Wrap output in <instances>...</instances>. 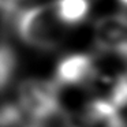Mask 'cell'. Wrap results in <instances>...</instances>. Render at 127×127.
Instances as JSON below:
<instances>
[{
    "instance_id": "1",
    "label": "cell",
    "mask_w": 127,
    "mask_h": 127,
    "mask_svg": "<svg viewBox=\"0 0 127 127\" xmlns=\"http://www.w3.org/2000/svg\"><path fill=\"white\" fill-rule=\"evenodd\" d=\"M11 26L29 48L47 52L63 47L68 34V26L59 19L53 3L19 10Z\"/></svg>"
},
{
    "instance_id": "2",
    "label": "cell",
    "mask_w": 127,
    "mask_h": 127,
    "mask_svg": "<svg viewBox=\"0 0 127 127\" xmlns=\"http://www.w3.org/2000/svg\"><path fill=\"white\" fill-rule=\"evenodd\" d=\"M58 85L53 79L26 78L15 92L19 107L33 123H40L47 116L60 109L58 104Z\"/></svg>"
},
{
    "instance_id": "3",
    "label": "cell",
    "mask_w": 127,
    "mask_h": 127,
    "mask_svg": "<svg viewBox=\"0 0 127 127\" xmlns=\"http://www.w3.org/2000/svg\"><path fill=\"white\" fill-rule=\"evenodd\" d=\"M93 29L94 51H127V12L100 18Z\"/></svg>"
},
{
    "instance_id": "4",
    "label": "cell",
    "mask_w": 127,
    "mask_h": 127,
    "mask_svg": "<svg viewBox=\"0 0 127 127\" xmlns=\"http://www.w3.org/2000/svg\"><path fill=\"white\" fill-rule=\"evenodd\" d=\"M96 72L94 58L88 53H70L58 62L53 81L59 85H88Z\"/></svg>"
},
{
    "instance_id": "5",
    "label": "cell",
    "mask_w": 127,
    "mask_h": 127,
    "mask_svg": "<svg viewBox=\"0 0 127 127\" xmlns=\"http://www.w3.org/2000/svg\"><path fill=\"white\" fill-rule=\"evenodd\" d=\"M53 6L66 26H78L92 12V0H56Z\"/></svg>"
},
{
    "instance_id": "6",
    "label": "cell",
    "mask_w": 127,
    "mask_h": 127,
    "mask_svg": "<svg viewBox=\"0 0 127 127\" xmlns=\"http://www.w3.org/2000/svg\"><path fill=\"white\" fill-rule=\"evenodd\" d=\"M0 71H1V88L3 90H6V88L10 85V82H12L15 72L18 71L19 67V58L18 53L14 48L11 47V42L4 41L1 45V56H0Z\"/></svg>"
},
{
    "instance_id": "7",
    "label": "cell",
    "mask_w": 127,
    "mask_h": 127,
    "mask_svg": "<svg viewBox=\"0 0 127 127\" xmlns=\"http://www.w3.org/2000/svg\"><path fill=\"white\" fill-rule=\"evenodd\" d=\"M26 127H42V126L38 124V123H32V124H29V126H26Z\"/></svg>"
},
{
    "instance_id": "8",
    "label": "cell",
    "mask_w": 127,
    "mask_h": 127,
    "mask_svg": "<svg viewBox=\"0 0 127 127\" xmlns=\"http://www.w3.org/2000/svg\"><path fill=\"white\" fill-rule=\"evenodd\" d=\"M119 3L122 4V6H124V7H127V0H118Z\"/></svg>"
}]
</instances>
